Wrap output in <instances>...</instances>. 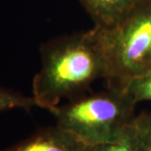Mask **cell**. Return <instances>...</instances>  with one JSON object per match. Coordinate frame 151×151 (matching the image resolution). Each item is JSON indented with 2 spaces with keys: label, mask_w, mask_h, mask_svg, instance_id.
<instances>
[{
  "label": "cell",
  "mask_w": 151,
  "mask_h": 151,
  "mask_svg": "<svg viewBox=\"0 0 151 151\" xmlns=\"http://www.w3.org/2000/svg\"><path fill=\"white\" fill-rule=\"evenodd\" d=\"M41 68L34 76L33 97L38 107L53 113L64 97H74L98 79L110 77L106 28L92 29L43 45Z\"/></svg>",
  "instance_id": "1"
},
{
  "label": "cell",
  "mask_w": 151,
  "mask_h": 151,
  "mask_svg": "<svg viewBox=\"0 0 151 151\" xmlns=\"http://www.w3.org/2000/svg\"><path fill=\"white\" fill-rule=\"evenodd\" d=\"M135 104L120 87L77 98L53 114L56 125L94 146L120 139L134 119Z\"/></svg>",
  "instance_id": "2"
},
{
  "label": "cell",
  "mask_w": 151,
  "mask_h": 151,
  "mask_svg": "<svg viewBox=\"0 0 151 151\" xmlns=\"http://www.w3.org/2000/svg\"><path fill=\"white\" fill-rule=\"evenodd\" d=\"M110 77L108 86H119L151 68V0H144L113 28H106Z\"/></svg>",
  "instance_id": "3"
},
{
  "label": "cell",
  "mask_w": 151,
  "mask_h": 151,
  "mask_svg": "<svg viewBox=\"0 0 151 151\" xmlns=\"http://www.w3.org/2000/svg\"><path fill=\"white\" fill-rule=\"evenodd\" d=\"M92 146L57 125L42 129L4 151H91Z\"/></svg>",
  "instance_id": "4"
},
{
  "label": "cell",
  "mask_w": 151,
  "mask_h": 151,
  "mask_svg": "<svg viewBox=\"0 0 151 151\" xmlns=\"http://www.w3.org/2000/svg\"><path fill=\"white\" fill-rule=\"evenodd\" d=\"M95 25L113 28L123 21L144 0H79Z\"/></svg>",
  "instance_id": "5"
},
{
  "label": "cell",
  "mask_w": 151,
  "mask_h": 151,
  "mask_svg": "<svg viewBox=\"0 0 151 151\" xmlns=\"http://www.w3.org/2000/svg\"><path fill=\"white\" fill-rule=\"evenodd\" d=\"M116 87L122 88L135 104L142 101H151V68Z\"/></svg>",
  "instance_id": "6"
},
{
  "label": "cell",
  "mask_w": 151,
  "mask_h": 151,
  "mask_svg": "<svg viewBox=\"0 0 151 151\" xmlns=\"http://www.w3.org/2000/svg\"><path fill=\"white\" fill-rule=\"evenodd\" d=\"M91 151H139V135L134 119L120 139L92 146Z\"/></svg>",
  "instance_id": "7"
},
{
  "label": "cell",
  "mask_w": 151,
  "mask_h": 151,
  "mask_svg": "<svg viewBox=\"0 0 151 151\" xmlns=\"http://www.w3.org/2000/svg\"><path fill=\"white\" fill-rule=\"evenodd\" d=\"M37 103L33 97H26L0 86V113L13 108H22L30 111Z\"/></svg>",
  "instance_id": "8"
},
{
  "label": "cell",
  "mask_w": 151,
  "mask_h": 151,
  "mask_svg": "<svg viewBox=\"0 0 151 151\" xmlns=\"http://www.w3.org/2000/svg\"><path fill=\"white\" fill-rule=\"evenodd\" d=\"M134 121L139 135V151H151V113H141Z\"/></svg>",
  "instance_id": "9"
}]
</instances>
